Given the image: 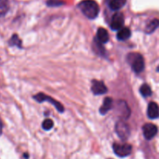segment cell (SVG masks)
I'll return each mask as SVG.
<instances>
[{
    "label": "cell",
    "mask_w": 159,
    "mask_h": 159,
    "mask_svg": "<svg viewBox=\"0 0 159 159\" xmlns=\"http://www.w3.org/2000/svg\"><path fill=\"white\" fill-rule=\"evenodd\" d=\"M124 25V16L122 12H117L113 16L110 23V28L113 30H119Z\"/></svg>",
    "instance_id": "cell-7"
},
{
    "label": "cell",
    "mask_w": 159,
    "mask_h": 159,
    "mask_svg": "<svg viewBox=\"0 0 159 159\" xmlns=\"http://www.w3.org/2000/svg\"><path fill=\"white\" fill-rule=\"evenodd\" d=\"M62 4H63V2L60 0H48L47 2V5L48 6H61Z\"/></svg>",
    "instance_id": "cell-21"
},
{
    "label": "cell",
    "mask_w": 159,
    "mask_h": 159,
    "mask_svg": "<svg viewBox=\"0 0 159 159\" xmlns=\"http://www.w3.org/2000/svg\"><path fill=\"white\" fill-rule=\"evenodd\" d=\"M96 39L99 40L100 43H106L109 41L110 36H109L108 31L104 28H99L96 32Z\"/></svg>",
    "instance_id": "cell-11"
},
{
    "label": "cell",
    "mask_w": 159,
    "mask_h": 159,
    "mask_svg": "<svg viewBox=\"0 0 159 159\" xmlns=\"http://www.w3.org/2000/svg\"><path fill=\"white\" fill-rule=\"evenodd\" d=\"M2 127H3V124H2V121L1 117H0V136L2 134Z\"/></svg>",
    "instance_id": "cell-22"
},
{
    "label": "cell",
    "mask_w": 159,
    "mask_h": 159,
    "mask_svg": "<svg viewBox=\"0 0 159 159\" xmlns=\"http://www.w3.org/2000/svg\"><path fill=\"white\" fill-rule=\"evenodd\" d=\"M91 90L95 95H102L107 93V88L103 82L98 80H93L92 83Z\"/></svg>",
    "instance_id": "cell-9"
},
{
    "label": "cell",
    "mask_w": 159,
    "mask_h": 159,
    "mask_svg": "<svg viewBox=\"0 0 159 159\" xmlns=\"http://www.w3.org/2000/svg\"><path fill=\"white\" fill-rule=\"evenodd\" d=\"M113 107V99L110 97H107L103 100L102 107L99 109V112L102 115H105L107 112L110 111Z\"/></svg>",
    "instance_id": "cell-12"
},
{
    "label": "cell",
    "mask_w": 159,
    "mask_h": 159,
    "mask_svg": "<svg viewBox=\"0 0 159 159\" xmlns=\"http://www.w3.org/2000/svg\"><path fill=\"white\" fill-rule=\"evenodd\" d=\"M159 26V20L158 19H154L152 20L145 27V33L146 34H152L155 32V30Z\"/></svg>",
    "instance_id": "cell-16"
},
{
    "label": "cell",
    "mask_w": 159,
    "mask_h": 159,
    "mask_svg": "<svg viewBox=\"0 0 159 159\" xmlns=\"http://www.w3.org/2000/svg\"><path fill=\"white\" fill-rule=\"evenodd\" d=\"M140 93L144 97H148V96H152V89L148 84H144V85H141V88H140Z\"/></svg>",
    "instance_id": "cell-18"
},
{
    "label": "cell",
    "mask_w": 159,
    "mask_h": 159,
    "mask_svg": "<svg viewBox=\"0 0 159 159\" xmlns=\"http://www.w3.org/2000/svg\"><path fill=\"white\" fill-rule=\"evenodd\" d=\"M9 44L12 47L16 46V47H18V48H22L21 40H20V39L19 38L18 35H16V34H14V35L11 37V39L9 41Z\"/></svg>",
    "instance_id": "cell-19"
},
{
    "label": "cell",
    "mask_w": 159,
    "mask_h": 159,
    "mask_svg": "<svg viewBox=\"0 0 159 159\" xmlns=\"http://www.w3.org/2000/svg\"><path fill=\"white\" fill-rule=\"evenodd\" d=\"M102 44H103V43H100L97 39L95 38L94 40H93V50H94L95 52L97 54V55H100L102 56V57H105L106 51L105 49H104Z\"/></svg>",
    "instance_id": "cell-13"
},
{
    "label": "cell",
    "mask_w": 159,
    "mask_h": 159,
    "mask_svg": "<svg viewBox=\"0 0 159 159\" xmlns=\"http://www.w3.org/2000/svg\"><path fill=\"white\" fill-rule=\"evenodd\" d=\"M115 130L116 134L122 141H126L130 136L129 126L124 120H120L116 123L115 126Z\"/></svg>",
    "instance_id": "cell-5"
},
{
    "label": "cell",
    "mask_w": 159,
    "mask_h": 159,
    "mask_svg": "<svg viewBox=\"0 0 159 159\" xmlns=\"http://www.w3.org/2000/svg\"><path fill=\"white\" fill-rule=\"evenodd\" d=\"M116 115L119 116L122 120H127L130 116V110L127 102L124 100H119L115 107Z\"/></svg>",
    "instance_id": "cell-3"
},
{
    "label": "cell",
    "mask_w": 159,
    "mask_h": 159,
    "mask_svg": "<svg viewBox=\"0 0 159 159\" xmlns=\"http://www.w3.org/2000/svg\"><path fill=\"white\" fill-rule=\"evenodd\" d=\"M114 153L120 158H125L130 155L132 152V146L129 144H119L114 143L113 145Z\"/></svg>",
    "instance_id": "cell-4"
},
{
    "label": "cell",
    "mask_w": 159,
    "mask_h": 159,
    "mask_svg": "<svg viewBox=\"0 0 159 159\" xmlns=\"http://www.w3.org/2000/svg\"><path fill=\"white\" fill-rule=\"evenodd\" d=\"M148 116L150 119H157L159 116V107L158 104L155 102H151L148 104L147 111Z\"/></svg>",
    "instance_id": "cell-10"
},
{
    "label": "cell",
    "mask_w": 159,
    "mask_h": 159,
    "mask_svg": "<svg viewBox=\"0 0 159 159\" xmlns=\"http://www.w3.org/2000/svg\"><path fill=\"white\" fill-rule=\"evenodd\" d=\"M34 99L37 100L38 102H49L52 104L53 106L55 107V108L57 109V111L60 112V113H63L64 112V107L61 105V103L58 102L57 101H56L55 99H53L51 96H48L47 95L43 94V93H38L36 96H34Z\"/></svg>",
    "instance_id": "cell-6"
},
{
    "label": "cell",
    "mask_w": 159,
    "mask_h": 159,
    "mask_svg": "<svg viewBox=\"0 0 159 159\" xmlns=\"http://www.w3.org/2000/svg\"><path fill=\"white\" fill-rule=\"evenodd\" d=\"M127 0H111L109 3V6L113 11H117L120 9L126 4Z\"/></svg>",
    "instance_id": "cell-15"
},
{
    "label": "cell",
    "mask_w": 159,
    "mask_h": 159,
    "mask_svg": "<svg viewBox=\"0 0 159 159\" xmlns=\"http://www.w3.org/2000/svg\"><path fill=\"white\" fill-rule=\"evenodd\" d=\"M158 71H159V68H158Z\"/></svg>",
    "instance_id": "cell-23"
},
{
    "label": "cell",
    "mask_w": 159,
    "mask_h": 159,
    "mask_svg": "<svg viewBox=\"0 0 159 159\" xmlns=\"http://www.w3.org/2000/svg\"><path fill=\"white\" fill-rule=\"evenodd\" d=\"M9 9V0H0V17L6 15Z\"/></svg>",
    "instance_id": "cell-17"
},
{
    "label": "cell",
    "mask_w": 159,
    "mask_h": 159,
    "mask_svg": "<svg viewBox=\"0 0 159 159\" xmlns=\"http://www.w3.org/2000/svg\"><path fill=\"white\" fill-rule=\"evenodd\" d=\"M78 7L83 15L89 20H94L99 15V6L94 0H83L78 5Z\"/></svg>",
    "instance_id": "cell-1"
},
{
    "label": "cell",
    "mask_w": 159,
    "mask_h": 159,
    "mask_svg": "<svg viewBox=\"0 0 159 159\" xmlns=\"http://www.w3.org/2000/svg\"><path fill=\"white\" fill-rule=\"evenodd\" d=\"M54 127V123L51 119H46L42 124V127L45 130H50Z\"/></svg>",
    "instance_id": "cell-20"
},
{
    "label": "cell",
    "mask_w": 159,
    "mask_h": 159,
    "mask_svg": "<svg viewBox=\"0 0 159 159\" xmlns=\"http://www.w3.org/2000/svg\"><path fill=\"white\" fill-rule=\"evenodd\" d=\"M143 130V134H144V138L147 140H152L155 137V135L158 133V127L156 125L153 124H145L142 127Z\"/></svg>",
    "instance_id": "cell-8"
},
{
    "label": "cell",
    "mask_w": 159,
    "mask_h": 159,
    "mask_svg": "<svg viewBox=\"0 0 159 159\" xmlns=\"http://www.w3.org/2000/svg\"><path fill=\"white\" fill-rule=\"evenodd\" d=\"M127 61L136 74H139L144 69V60L141 54L131 53L127 55Z\"/></svg>",
    "instance_id": "cell-2"
},
{
    "label": "cell",
    "mask_w": 159,
    "mask_h": 159,
    "mask_svg": "<svg viewBox=\"0 0 159 159\" xmlns=\"http://www.w3.org/2000/svg\"><path fill=\"white\" fill-rule=\"evenodd\" d=\"M130 35H131V32L129 28L122 27L118 30L116 37L119 40H126L130 38Z\"/></svg>",
    "instance_id": "cell-14"
}]
</instances>
